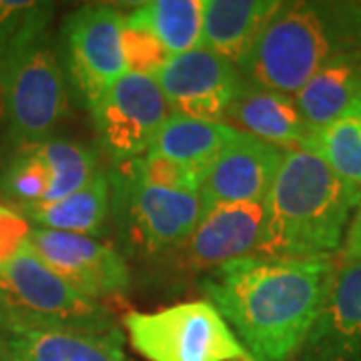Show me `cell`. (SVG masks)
Masks as SVG:
<instances>
[{"mask_svg":"<svg viewBox=\"0 0 361 361\" xmlns=\"http://www.w3.org/2000/svg\"><path fill=\"white\" fill-rule=\"evenodd\" d=\"M337 259H341V261L361 259V199L355 207V211H353V217L349 221L348 233H345L343 245L337 253Z\"/></svg>","mask_w":361,"mask_h":361,"instance_id":"27","label":"cell"},{"mask_svg":"<svg viewBox=\"0 0 361 361\" xmlns=\"http://www.w3.org/2000/svg\"><path fill=\"white\" fill-rule=\"evenodd\" d=\"M361 49V2H281L239 61L247 82L297 94L327 61Z\"/></svg>","mask_w":361,"mask_h":361,"instance_id":"3","label":"cell"},{"mask_svg":"<svg viewBox=\"0 0 361 361\" xmlns=\"http://www.w3.org/2000/svg\"><path fill=\"white\" fill-rule=\"evenodd\" d=\"M0 327L111 334L118 329L109 307L80 295L26 245L0 267Z\"/></svg>","mask_w":361,"mask_h":361,"instance_id":"5","label":"cell"},{"mask_svg":"<svg viewBox=\"0 0 361 361\" xmlns=\"http://www.w3.org/2000/svg\"><path fill=\"white\" fill-rule=\"evenodd\" d=\"M0 361H8V337L2 327H0Z\"/></svg>","mask_w":361,"mask_h":361,"instance_id":"28","label":"cell"},{"mask_svg":"<svg viewBox=\"0 0 361 361\" xmlns=\"http://www.w3.org/2000/svg\"><path fill=\"white\" fill-rule=\"evenodd\" d=\"M123 52H125L127 73H137L147 77H155L159 68L171 59V54L165 51V47L157 40L151 30L130 23L127 18L123 28Z\"/></svg>","mask_w":361,"mask_h":361,"instance_id":"24","label":"cell"},{"mask_svg":"<svg viewBox=\"0 0 361 361\" xmlns=\"http://www.w3.org/2000/svg\"><path fill=\"white\" fill-rule=\"evenodd\" d=\"M135 173L142 180L157 185V187H165V189H179V191H197L199 193V183L201 179L191 173L189 169H185L179 163L165 159V157L155 155V153H147L129 161Z\"/></svg>","mask_w":361,"mask_h":361,"instance_id":"25","label":"cell"},{"mask_svg":"<svg viewBox=\"0 0 361 361\" xmlns=\"http://www.w3.org/2000/svg\"><path fill=\"white\" fill-rule=\"evenodd\" d=\"M337 255L235 259L199 279L253 361H293L336 269Z\"/></svg>","mask_w":361,"mask_h":361,"instance_id":"1","label":"cell"},{"mask_svg":"<svg viewBox=\"0 0 361 361\" xmlns=\"http://www.w3.org/2000/svg\"><path fill=\"white\" fill-rule=\"evenodd\" d=\"M361 92V49L334 56L303 85L295 97L305 121L322 129L345 111Z\"/></svg>","mask_w":361,"mask_h":361,"instance_id":"19","label":"cell"},{"mask_svg":"<svg viewBox=\"0 0 361 361\" xmlns=\"http://www.w3.org/2000/svg\"><path fill=\"white\" fill-rule=\"evenodd\" d=\"M235 133L237 130L225 123L171 113L149 153L171 159L201 179L207 167L217 159Z\"/></svg>","mask_w":361,"mask_h":361,"instance_id":"20","label":"cell"},{"mask_svg":"<svg viewBox=\"0 0 361 361\" xmlns=\"http://www.w3.org/2000/svg\"><path fill=\"white\" fill-rule=\"evenodd\" d=\"M307 149L322 157L339 179L361 191V92L331 123L313 130Z\"/></svg>","mask_w":361,"mask_h":361,"instance_id":"22","label":"cell"},{"mask_svg":"<svg viewBox=\"0 0 361 361\" xmlns=\"http://www.w3.org/2000/svg\"><path fill=\"white\" fill-rule=\"evenodd\" d=\"M123 28L125 14L111 4H82L61 25L56 52L68 94L87 111L127 73Z\"/></svg>","mask_w":361,"mask_h":361,"instance_id":"8","label":"cell"},{"mask_svg":"<svg viewBox=\"0 0 361 361\" xmlns=\"http://www.w3.org/2000/svg\"><path fill=\"white\" fill-rule=\"evenodd\" d=\"M155 80L171 113L225 123V115L243 85L239 68L203 47L171 56Z\"/></svg>","mask_w":361,"mask_h":361,"instance_id":"12","label":"cell"},{"mask_svg":"<svg viewBox=\"0 0 361 361\" xmlns=\"http://www.w3.org/2000/svg\"><path fill=\"white\" fill-rule=\"evenodd\" d=\"M99 153L111 163L147 155L171 116L155 77L125 73L89 109Z\"/></svg>","mask_w":361,"mask_h":361,"instance_id":"9","label":"cell"},{"mask_svg":"<svg viewBox=\"0 0 361 361\" xmlns=\"http://www.w3.org/2000/svg\"><path fill=\"white\" fill-rule=\"evenodd\" d=\"M225 125L281 151L307 149L315 130L293 94L263 89L247 80L225 115Z\"/></svg>","mask_w":361,"mask_h":361,"instance_id":"15","label":"cell"},{"mask_svg":"<svg viewBox=\"0 0 361 361\" xmlns=\"http://www.w3.org/2000/svg\"><path fill=\"white\" fill-rule=\"evenodd\" d=\"M265 221L263 203L221 205L197 221L179 247L159 263L175 275H207L235 259L255 255Z\"/></svg>","mask_w":361,"mask_h":361,"instance_id":"10","label":"cell"},{"mask_svg":"<svg viewBox=\"0 0 361 361\" xmlns=\"http://www.w3.org/2000/svg\"><path fill=\"white\" fill-rule=\"evenodd\" d=\"M30 229L32 225L20 211L0 201V267L28 245Z\"/></svg>","mask_w":361,"mask_h":361,"instance_id":"26","label":"cell"},{"mask_svg":"<svg viewBox=\"0 0 361 361\" xmlns=\"http://www.w3.org/2000/svg\"><path fill=\"white\" fill-rule=\"evenodd\" d=\"M111 229L125 259L159 265L193 231L203 215L197 191L165 189L142 180L129 161L111 163Z\"/></svg>","mask_w":361,"mask_h":361,"instance_id":"4","label":"cell"},{"mask_svg":"<svg viewBox=\"0 0 361 361\" xmlns=\"http://www.w3.org/2000/svg\"><path fill=\"white\" fill-rule=\"evenodd\" d=\"M32 227L104 239L111 231V180L106 169L68 197L52 203L16 207Z\"/></svg>","mask_w":361,"mask_h":361,"instance_id":"17","label":"cell"},{"mask_svg":"<svg viewBox=\"0 0 361 361\" xmlns=\"http://www.w3.org/2000/svg\"><path fill=\"white\" fill-rule=\"evenodd\" d=\"M123 327L133 349L149 361H253L207 299L151 313L130 311Z\"/></svg>","mask_w":361,"mask_h":361,"instance_id":"7","label":"cell"},{"mask_svg":"<svg viewBox=\"0 0 361 361\" xmlns=\"http://www.w3.org/2000/svg\"><path fill=\"white\" fill-rule=\"evenodd\" d=\"M28 245L63 281L94 301L123 295L133 283L125 255L103 239L32 227Z\"/></svg>","mask_w":361,"mask_h":361,"instance_id":"11","label":"cell"},{"mask_svg":"<svg viewBox=\"0 0 361 361\" xmlns=\"http://www.w3.org/2000/svg\"><path fill=\"white\" fill-rule=\"evenodd\" d=\"M0 85L4 97L0 153L52 139L68 115L71 94L49 32L0 65Z\"/></svg>","mask_w":361,"mask_h":361,"instance_id":"6","label":"cell"},{"mask_svg":"<svg viewBox=\"0 0 361 361\" xmlns=\"http://www.w3.org/2000/svg\"><path fill=\"white\" fill-rule=\"evenodd\" d=\"M54 2L0 0V65L49 32Z\"/></svg>","mask_w":361,"mask_h":361,"instance_id":"23","label":"cell"},{"mask_svg":"<svg viewBox=\"0 0 361 361\" xmlns=\"http://www.w3.org/2000/svg\"><path fill=\"white\" fill-rule=\"evenodd\" d=\"M285 151L235 133L199 183L203 213L221 205L265 203Z\"/></svg>","mask_w":361,"mask_h":361,"instance_id":"13","label":"cell"},{"mask_svg":"<svg viewBox=\"0 0 361 361\" xmlns=\"http://www.w3.org/2000/svg\"><path fill=\"white\" fill-rule=\"evenodd\" d=\"M205 0H149L137 4L125 18L145 26L175 56L201 47Z\"/></svg>","mask_w":361,"mask_h":361,"instance_id":"21","label":"cell"},{"mask_svg":"<svg viewBox=\"0 0 361 361\" xmlns=\"http://www.w3.org/2000/svg\"><path fill=\"white\" fill-rule=\"evenodd\" d=\"M293 361H361V259L341 261Z\"/></svg>","mask_w":361,"mask_h":361,"instance_id":"14","label":"cell"},{"mask_svg":"<svg viewBox=\"0 0 361 361\" xmlns=\"http://www.w3.org/2000/svg\"><path fill=\"white\" fill-rule=\"evenodd\" d=\"M8 361H129L123 351V334H87L66 329L11 327Z\"/></svg>","mask_w":361,"mask_h":361,"instance_id":"16","label":"cell"},{"mask_svg":"<svg viewBox=\"0 0 361 361\" xmlns=\"http://www.w3.org/2000/svg\"><path fill=\"white\" fill-rule=\"evenodd\" d=\"M281 0H205L201 47L239 65Z\"/></svg>","mask_w":361,"mask_h":361,"instance_id":"18","label":"cell"},{"mask_svg":"<svg viewBox=\"0 0 361 361\" xmlns=\"http://www.w3.org/2000/svg\"><path fill=\"white\" fill-rule=\"evenodd\" d=\"M4 127V97H2V85H0V129Z\"/></svg>","mask_w":361,"mask_h":361,"instance_id":"29","label":"cell"},{"mask_svg":"<svg viewBox=\"0 0 361 361\" xmlns=\"http://www.w3.org/2000/svg\"><path fill=\"white\" fill-rule=\"evenodd\" d=\"M361 191L339 179L310 149L285 151L265 199L255 257L305 259L337 255Z\"/></svg>","mask_w":361,"mask_h":361,"instance_id":"2","label":"cell"}]
</instances>
